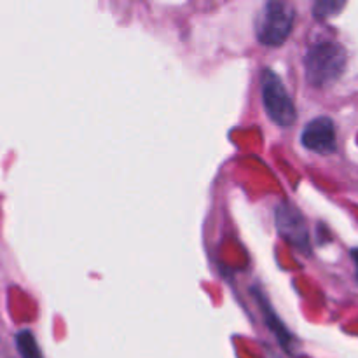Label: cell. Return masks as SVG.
Instances as JSON below:
<instances>
[{
	"mask_svg": "<svg viewBox=\"0 0 358 358\" xmlns=\"http://www.w3.org/2000/svg\"><path fill=\"white\" fill-rule=\"evenodd\" d=\"M276 229L282 234L285 241L294 245L299 250L306 252L310 245V234H308V226L304 217L301 215L299 210L290 203H280L276 206Z\"/></svg>",
	"mask_w": 358,
	"mask_h": 358,
	"instance_id": "277c9868",
	"label": "cell"
},
{
	"mask_svg": "<svg viewBox=\"0 0 358 358\" xmlns=\"http://www.w3.org/2000/svg\"><path fill=\"white\" fill-rule=\"evenodd\" d=\"M348 0H315L313 14L317 20H327L345 9Z\"/></svg>",
	"mask_w": 358,
	"mask_h": 358,
	"instance_id": "52a82bcc",
	"label": "cell"
},
{
	"mask_svg": "<svg viewBox=\"0 0 358 358\" xmlns=\"http://www.w3.org/2000/svg\"><path fill=\"white\" fill-rule=\"evenodd\" d=\"M262 103L269 119L278 126H290L296 122V105L287 91L285 84L273 70L264 69L261 73Z\"/></svg>",
	"mask_w": 358,
	"mask_h": 358,
	"instance_id": "3957f363",
	"label": "cell"
},
{
	"mask_svg": "<svg viewBox=\"0 0 358 358\" xmlns=\"http://www.w3.org/2000/svg\"><path fill=\"white\" fill-rule=\"evenodd\" d=\"M296 10L289 0H266L257 20V38L261 44L276 48L292 34Z\"/></svg>",
	"mask_w": 358,
	"mask_h": 358,
	"instance_id": "7a4b0ae2",
	"label": "cell"
},
{
	"mask_svg": "<svg viewBox=\"0 0 358 358\" xmlns=\"http://www.w3.org/2000/svg\"><path fill=\"white\" fill-rule=\"evenodd\" d=\"M346 51L334 41L317 42L304 56L306 79L315 87H327L345 72Z\"/></svg>",
	"mask_w": 358,
	"mask_h": 358,
	"instance_id": "6da1fadb",
	"label": "cell"
},
{
	"mask_svg": "<svg viewBox=\"0 0 358 358\" xmlns=\"http://www.w3.org/2000/svg\"><path fill=\"white\" fill-rule=\"evenodd\" d=\"M301 142L306 149L320 154L334 152L338 147V138H336V126L332 119L317 117L304 126L301 133Z\"/></svg>",
	"mask_w": 358,
	"mask_h": 358,
	"instance_id": "5b68a950",
	"label": "cell"
},
{
	"mask_svg": "<svg viewBox=\"0 0 358 358\" xmlns=\"http://www.w3.org/2000/svg\"><path fill=\"white\" fill-rule=\"evenodd\" d=\"M352 257H353V262H355V269H357V276H358V248L352 252Z\"/></svg>",
	"mask_w": 358,
	"mask_h": 358,
	"instance_id": "ba28073f",
	"label": "cell"
},
{
	"mask_svg": "<svg viewBox=\"0 0 358 358\" xmlns=\"http://www.w3.org/2000/svg\"><path fill=\"white\" fill-rule=\"evenodd\" d=\"M16 345L21 358H44L42 357L37 341H35L34 334H31L30 331L20 332V334L16 336Z\"/></svg>",
	"mask_w": 358,
	"mask_h": 358,
	"instance_id": "8992f818",
	"label": "cell"
}]
</instances>
